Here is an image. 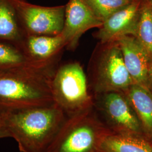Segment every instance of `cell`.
Masks as SVG:
<instances>
[{"label": "cell", "instance_id": "cell-1", "mask_svg": "<svg viewBox=\"0 0 152 152\" xmlns=\"http://www.w3.org/2000/svg\"><path fill=\"white\" fill-rule=\"evenodd\" d=\"M54 103L0 113V124L20 152H48L68 118Z\"/></svg>", "mask_w": 152, "mask_h": 152}, {"label": "cell", "instance_id": "cell-2", "mask_svg": "<svg viewBox=\"0 0 152 152\" xmlns=\"http://www.w3.org/2000/svg\"><path fill=\"white\" fill-rule=\"evenodd\" d=\"M51 67L0 72V113L54 103Z\"/></svg>", "mask_w": 152, "mask_h": 152}, {"label": "cell", "instance_id": "cell-3", "mask_svg": "<svg viewBox=\"0 0 152 152\" xmlns=\"http://www.w3.org/2000/svg\"><path fill=\"white\" fill-rule=\"evenodd\" d=\"M108 128L93 108L68 117L48 152H98Z\"/></svg>", "mask_w": 152, "mask_h": 152}, {"label": "cell", "instance_id": "cell-4", "mask_svg": "<svg viewBox=\"0 0 152 152\" xmlns=\"http://www.w3.org/2000/svg\"><path fill=\"white\" fill-rule=\"evenodd\" d=\"M51 89L54 103L68 117L93 108L86 76L77 62L65 64L55 71Z\"/></svg>", "mask_w": 152, "mask_h": 152}, {"label": "cell", "instance_id": "cell-5", "mask_svg": "<svg viewBox=\"0 0 152 152\" xmlns=\"http://www.w3.org/2000/svg\"><path fill=\"white\" fill-rule=\"evenodd\" d=\"M106 45L98 59L94 79L97 95L109 92H124L134 84L117 41Z\"/></svg>", "mask_w": 152, "mask_h": 152}, {"label": "cell", "instance_id": "cell-6", "mask_svg": "<svg viewBox=\"0 0 152 152\" xmlns=\"http://www.w3.org/2000/svg\"><path fill=\"white\" fill-rule=\"evenodd\" d=\"M26 34L56 36L62 32L65 5L46 7L26 0H11Z\"/></svg>", "mask_w": 152, "mask_h": 152}, {"label": "cell", "instance_id": "cell-7", "mask_svg": "<svg viewBox=\"0 0 152 152\" xmlns=\"http://www.w3.org/2000/svg\"><path fill=\"white\" fill-rule=\"evenodd\" d=\"M97 95L98 108L104 119L102 121L109 130L121 135L144 136L140 122L124 92L113 91Z\"/></svg>", "mask_w": 152, "mask_h": 152}, {"label": "cell", "instance_id": "cell-8", "mask_svg": "<svg viewBox=\"0 0 152 152\" xmlns=\"http://www.w3.org/2000/svg\"><path fill=\"white\" fill-rule=\"evenodd\" d=\"M102 22L85 0H69L65 5V20L61 34L65 48L75 49L82 34L94 28H100Z\"/></svg>", "mask_w": 152, "mask_h": 152}, {"label": "cell", "instance_id": "cell-9", "mask_svg": "<svg viewBox=\"0 0 152 152\" xmlns=\"http://www.w3.org/2000/svg\"><path fill=\"white\" fill-rule=\"evenodd\" d=\"M140 4L141 0L134 1L104 21L96 34L100 42L107 44L125 36H135Z\"/></svg>", "mask_w": 152, "mask_h": 152}, {"label": "cell", "instance_id": "cell-10", "mask_svg": "<svg viewBox=\"0 0 152 152\" xmlns=\"http://www.w3.org/2000/svg\"><path fill=\"white\" fill-rule=\"evenodd\" d=\"M117 42L120 46L125 66L134 84L148 88L151 60L145 49L134 36L122 37Z\"/></svg>", "mask_w": 152, "mask_h": 152}, {"label": "cell", "instance_id": "cell-11", "mask_svg": "<svg viewBox=\"0 0 152 152\" xmlns=\"http://www.w3.org/2000/svg\"><path fill=\"white\" fill-rule=\"evenodd\" d=\"M65 47L61 34L56 36L26 34L22 50L32 60L44 64H52L55 57Z\"/></svg>", "mask_w": 152, "mask_h": 152}, {"label": "cell", "instance_id": "cell-12", "mask_svg": "<svg viewBox=\"0 0 152 152\" xmlns=\"http://www.w3.org/2000/svg\"><path fill=\"white\" fill-rule=\"evenodd\" d=\"M128 98L141 125L144 136L152 140V93L148 88L133 84L124 92Z\"/></svg>", "mask_w": 152, "mask_h": 152}, {"label": "cell", "instance_id": "cell-13", "mask_svg": "<svg viewBox=\"0 0 152 152\" xmlns=\"http://www.w3.org/2000/svg\"><path fill=\"white\" fill-rule=\"evenodd\" d=\"M26 36L11 0H0V41L22 50Z\"/></svg>", "mask_w": 152, "mask_h": 152}, {"label": "cell", "instance_id": "cell-14", "mask_svg": "<svg viewBox=\"0 0 152 152\" xmlns=\"http://www.w3.org/2000/svg\"><path fill=\"white\" fill-rule=\"evenodd\" d=\"M101 152H152L151 142L144 136L125 135L109 131L100 142Z\"/></svg>", "mask_w": 152, "mask_h": 152}, {"label": "cell", "instance_id": "cell-15", "mask_svg": "<svg viewBox=\"0 0 152 152\" xmlns=\"http://www.w3.org/2000/svg\"><path fill=\"white\" fill-rule=\"evenodd\" d=\"M52 64L39 63L30 59L14 45L0 41V72L44 69Z\"/></svg>", "mask_w": 152, "mask_h": 152}, {"label": "cell", "instance_id": "cell-16", "mask_svg": "<svg viewBox=\"0 0 152 152\" xmlns=\"http://www.w3.org/2000/svg\"><path fill=\"white\" fill-rule=\"evenodd\" d=\"M135 37L145 49L151 62L152 60V8L141 0Z\"/></svg>", "mask_w": 152, "mask_h": 152}, {"label": "cell", "instance_id": "cell-17", "mask_svg": "<svg viewBox=\"0 0 152 152\" xmlns=\"http://www.w3.org/2000/svg\"><path fill=\"white\" fill-rule=\"evenodd\" d=\"M102 22L129 5L134 0H85Z\"/></svg>", "mask_w": 152, "mask_h": 152}, {"label": "cell", "instance_id": "cell-18", "mask_svg": "<svg viewBox=\"0 0 152 152\" xmlns=\"http://www.w3.org/2000/svg\"><path fill=\"white\" fill-rule=\"evenodd\" d=\"M148 88L152 93V60L151 62L148 75Z\"/></svg>", "mask_w": 152, "mask_h": 152}, {"label": "cell", "instance_id": "cell-19", "mask_svg": "<svg viewBox=\"0 0 152 152\" xmlns=\"http://www.w3.org/2000/svg\"><path fill=\"white\" fill-rule=\"evenodd\" d=\"M9 137V136L2 126L0 124V139Z\"/></svg>", "mask_w": 152, "mask_h": 152}, {"label": "cell", "instance_id": "cell-20", "mask_svg": "<svg viewBox=\"0 0 152 152\" xmlns=\"http://www.w3.org/2000/svg\"><path fill=\"white\" fill-rule=\"evenodd\" d=\"M152 8V0H144Z\"/></svg>", "mask_w": 152, "mask_h": 152}, {"label": "cell", "instance_id": "cell-21", "mask_svg": "<svg viewBox=\"0 0 152 152\" xmlns=\"http://www.w3.org/2000/svg\"><path fill=\"white\" fill-rule=\"evenodd\" d=\"M151 144H152V141H151Z\"/></svg>", "mask_w": 152, "mask_h": 152}, {"label": "cell", "instance_id": "cell-22", "mask_svg": "<svg viewBox=\"0 0 152 152\" xmlns=\"http://www.w3.org/2000/svg\"><path fill=\"white\" fill-rule=\"evenodd\" d=\"M134 1H137V0H134Z\"/></svg>", "mask_w": 152, "mask_h": 152}, {"label": "cell", "instance_id": "cell-23", "mask_svg": "<svg viewBox=\"0 0 152 152\" xmlns=\"http://www.w3.org/2000/svg\"></svg>", "mask_w": 152, "mask_h": 152}]
</instances>
